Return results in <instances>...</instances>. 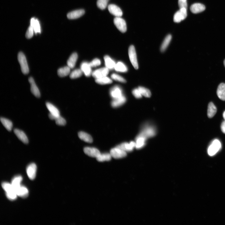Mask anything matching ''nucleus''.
I'll use <instances>...</instances> for the list:
<instances>
[{
  "instance_id": "f257e3e1",
  "label": "nucleus",
  "mask_w": 225,
  "mask_h": 225,
  "mask_svg": "<svg viewBox=\"0 0 225 225\" xmlns=\"http://www.w3.org/2000/svg\"><path fill=\"white\" fill-rule=\"evenodd\" d=\"M18 59L22 73L25 75L28 74L29 72V69L25 54L22 52H19L18 54Z\"/></svg>"
},
{
  "instance_id": "f03ea898",
  "label": "nucleus",
  "mask_w": 225,
  "mask_h": 225,
  "mask_svg": "<svg viewBox=\"0 0 225 225\" xmlns=\"http://www.w3.org/2000/svg\"><path fill=\"white\" fill-rule=\"evenodd\" d=\"M128 55L132 65L136 70L138 69L139 66L138 63L137 54L135 47L131 45L128 49Z\"/></svg>"
},
{
  "instance_id": "7ed1b4c3",
  "label": "nucleus",
  "mask_w": 225,
  "mask_h": 225,
  "mask_svg": "<svg viewBox=\"0 0 225 225\" xmlns=\"http://www.w3.org/2000/svg\"><path fill=\"white\" fill-rule=\"evenodd\" d=\"M221 144L219 140H215L209 147L208 150V154L212 156L216 154L221 148Z\"/></svg>"
},
{
  "instance_id": "20e7f679",
  "label": "nucleus",
  "mask_w": 225,
  "mask_h": 225,
  "mask_svg": "<svg viewBox=\"0 0 225 225\" xmlns=\"http://www.w3.org/2000/svg\"><path fill=\"white\" fill-rule=\"evenodd\" d=\"M114 23L117 28L122 33L127 31V25L125 20L121 17H116L114 20Z\"/></svg>"
},
{
  "instance_id": "39448f33",
  "label": "nucleus",
  "mask_w": 225,
  "mask_h": 225,
  "mask_svg": "<svg viewBox=\"0 0 225 225\" xmlns=\"http://www.w3.org/2000/svg\"><path fill=\"white\" fill-rule=\"evenodd\" d=\"M187 15V9L185 8H180L174 15V21L176 23H180L184 20Z\"/></svg>"
},
{
  "instance_id": "423d86ee",
  "label": "nucleus",
  "mask_w": 225,
  "mask_h": 225,
  "mask_svg": "<svg viewBox=\"0 0 225 225\" xmlns=\"http://www.w3.org/2000/svg\"><path fill=\"white\" fill-rule=\"evenodd\" d=\"M112 157L114 159H119L125 157L127 155L126 152L117 147L112 149L110 151Z\"/></svg>"
},
{
  "instance_id": "0eeeda50",
  "label": "nucleus",
  "mask_w": 225,
  "mask_h": 225,
  "mask_svg": "<svg viewBox=\"0 0 225 225\" xmlns=\"http://www.w3.org/2000/svg\"><path fill=\"white\" fill-rule=\"evenodd\" d=\"M109 70L106 67L96 70L92 73V76L96 79L107 76L109 73Z\"/></svg>"
},
{
  "instance_id": "6e6552de",
  "label": "nucleus",
  "mask_w": 225,
  "mask_h": 225,
  "mask_svg": "<svg viewBox=\"0 0 225 225\" xmlns=\"http://www.w3.org/2000/svg\"><path fill=\"white\" fill-rule=\"evenodd\" d=\"M37 171V166L36 164L32 163L27 166L26 172L30 180H33L35 178Z\"/></svg>"
},
{
  "instance_id": "1a4fd4ad",
  "label": "nucleus",
  "mask_w": 225,
  "mask_h": 225,
  "mask_svg": "<svg viewBox=\"0 0 225 225\" xmlns=\"http://www.w3.org/2000/svg\"><path fill=\"white\" fill-rule=\"evenodd\" d=\"M156 130L155 128L152 126H147L145 127L140 134L147 138L153 137L155 135Z\"/></svg>"
},
{
  "instance_id": "9d476101",
  "label": "nucleus",
  "mask_w": 225,
  "mask_h": 225,
  "mask_svg": "<svg viewBox=\"0 0 225 225\" xmlns=\"http://www.w3.org/2000/svg\"><path fill=\"white\" fill-rule=\"evenodd\" d=\"M108 9L110 13L116 17H121L123 15V12L121 8L115 4H109L108 6Z\"/></svg>"
},
{
  "instance_id": "9b49d317",
  "label": "nucleus",
  "mask_w": 225,
  "mask_h": 225,
  "mask_svg": "<svg viewBox=\"0 0 225 225\" xmlns=\"http://www.w3.org/2000/svg\"><path fill=\"white\" fill-rule=\"evenodd\" d=\"M135 142L131 141L130 143H123L117 146L116 147L126 151V152H129L132 151L134 148H135Z\"/></svg>"
},
{
  "instance_id": "f8f14e48",
  "label": "nucleus",
  "mask_w": 225,
  "mask_h": 225,
  "mask_svg": "<svg viewBox=\"0 0 225 225\" xmlns=\"http://www.w3.org/2000/svg\"><path fill=\"white\" fill-rule=\"evenodd\" d=\"M110 94L113 99L119 98L123 95L121 88L117 85L114 86L110 90Z\"/></svg>"
},
{
  "instance_id": "ddd939ff",
  "label": "nucleus",
  "mask_w": 225,
  "mask_h": 225,
  "mask_svg": "<svg viewBox=\"0 0 225 225\" xmlns=\"http://www.w3.org/2000/svg\"><path fill=\"white\" fill-rule=\"evenodd\" d=\"M85 154L89 157L94 158H97L101 154L98 150L95 148L86 147L84 149Z\"/></svg>"
},
{
  "instance_id": "4468645a",
  "label": "nucleus",
  "mask_w": 225,
  "mask_h": 225,
  "mask_svg": "<svg viewBox=\"0 0 225 225\" xmlns=\"http://www.w3.org/2000/svg\"><path fill=\"white\" fill-rule=\"evenodd\" d=\"M85 13V11L84 10L80 9L68 13L67 17L69 19H76L83 16Z\"/></svg>"
},
{
  "instance_id": "2eb2a0df",
  "label": "nucleus",
  "mask_w": 225,
  "mask_h": 225,
  "mask_svg": "<svg viewBox=\"0 0 225 225\" xmlns=\"http://www.w3.org/2000/svg\"><path fill=\"white\" fill-rule=\"evenodd\" d=\"M29 81L31 85V92L36 97L39 98L40 96V91L38 87L37 86L33 78L32 77H30Z\"/></svg>"
},
{
  "instance_id": "dca6fc26",
  "label": "nucleus",
  "mask_w": 225,
  "mask_h": 225,
  "mask_svg": "<svg viewBox=\"0 0 225 225\" xmlns=\"http://www.w3.org/2000/svg\"><path fill=\"white\" fill-rule=\"evenodd\" d=\"M80 68L83 73H84L86 77H89L92 74L91 67L90 63L86 62H82L80 66Z\"/></svg>"
},
{
  "instance_id": "f3484780",
  "label": "nucleus",
  "mask_w": 225,
  "mask_h": 225,
  "mask_svg": "<svg viewBox=\"0 0 225 225\" xmlns=\"http://www.w3.org/2000/svg\"><path fill=\"white\" fill-rule=\"evenodd\" d=\"M126 100L125 96L123 95L120 97L113 99L111 103V106L113 108L119 107L125 103Z\"/></svg>"
},
{
  "instance_id": "a211bd4d",
  "label": "nucleus",
  "mask_w": 225,
  "mask_h": 225,
  "mask_svg": "<svg viewBox=\"0 0 225 225\" xmlns=\"http://www.w3.org/2000/svg\"><path fill=\"white\" fill-rule=\"evenodd\" d=\"M18 196L22 198H26L29 195V191L27 188L23 186H20L15 190Z\"/></svg>"
},
{
  "instance_id": "6ab92c4d",
  "label": "nucleus",
  "mask_w": 225,
  "mask_h": 225,
  "mask_svg": "<svg viewBox=\"0 0 225 225\" xmlns=\"http://www.w3.org/2000/svg\"><path fill=\"white\" fill-rule=\"evenodd\" d=\"M14 132L18 139L22 141L23 143L25 144L28 143V138L24 132L19 129H15L14 130Z\"/></svg>"
},
{
  "instance_id": "aec40b11",
  "label": "nucleus",
  "mask_w": 225,
  "mask_h": 225,
  "mask_svg": "<svg viewBox=\"0 0 225 225\" xmlns=\"http://www.w3.org/2000/svg\"><path fill=\"white\" fill-rule=\"evenodd\" d=\"M205 7L203 4L200 3H195L192 4L190 8L191 12L194 13H197L203 11Z\"/></svg>"
},
{
  "instance_id": "412c9836",
  "label": "nucleus",
  "mask_w": 225,
  "mask_h": 225,
  "mask_svg": "<svg viewBox=\"0 0 225 225\" xmlns=\"http://www.w3.org/2000/svg\"><path fill=\"white\" fill-rule=\"evenodd\" d=\"M105 66L109 70H112L114 68L116 63L113 60L108 56L104 57Z\"/></svg>"
},
{
  "instance_id": "4be33fe9",
  "label": "nucleus",
  "mask_w": 225,
  "mask_h": 225,
  "mask_svg": "<svg viewBox=\"0 0 225 225\" xmlns=\"http://www.w3.org/2000/svg\"><path fill=\"white\" fill-rule=\"evenodd\" d=\"M146 139L145 137L140 134L136 138L135 148L138 149L143 148L145 145Z\"/></svg>"
},
{
  "instance_id": "5701e85b",
  "label": "nucleus",
  "mask_w": 225,
  "mask_h": 225,
  "mask_svg": "<svg viewBox=\"0 0 225 225\" xmlns=\"http://www.w3.org/2000/svg\"><path fill=\"white\" fill-rule=\"evenodd\" d=\"M217 94L220 99L225 101V84L222 83L219 85Z\"/></svg>"
},
{
  "instance_id": "b1692460",
  "label": "nucleus",
  "mask_w": 225,
  "mask_h": 225,
  "mask_svg": "<svg viewBox=\"0 0 225 225\" xmlns=\"http://www.w3.org/2000/svg\"><path fill=\"white\" fill-rule=\"evenodd\" d=\"M78 58V54L76 53L72 54L68 59L67 62L68 66L71 68H74Z\"/></svg>"
},
{
  "instance_id": "393cba45",
  "label": "nucleus",
  "mask_w": 225,
  "mask_h": 225,
  "mask_svg": "<svg viewBox=\"0 0 225 225\" xmlns=\"http://www.w3.org/2000/svg\"><path fill=\"white\" fill-rule=\"evenodd\" d=\"M30 25L33 28L35 34L41 33L40 25L38 20L32 18L30 21Z\"/></svg>"
},
{
  "instance_id": "a878e982",
  "label": "nucleus",
  "mask_w": 225,
  "mask_h": 225,
  "mask_svg": "<svg viewBox=\"0 0 225 225\" xmlns=\"http://www.w3.org/2000/svg\"><path fill=\"white\" fill-rule=\"evenodd\" d=\"M217 111V107L212 102H210L208 105L207 116L209 118H213L216 114Z\"/></svg>"
},
{
  "instance_id": "bb28decb",
  "label": "nucleus",
  "mask_w": 225,
  "mask_h": 225,
  "mask_svg": "<svg viewBox=\"0 0 225 225\" xmlns=\"http://www.w3.org/2000/svg\"><path fill=\"white\" fill-rule=\"evenodd\" d=\"M79 138L82 140L88 143H92L93 140L91 135L84 132H80L78 133Z\"/></svg>"
},
{
  "instance_id": "cd10ccee",
  "label": "nucleus",
  "mask_w": 225,
  "mask_h": 225,
  "mask_svg": "<svg viewBox=\"0 0 225 225\" xmlns=\"http://www.w3.org/2000/svg\"><path fill=\"white\" fill-rule=\"evenodd\" d=\"M46 106L50 113L56 116H60L59 110L53 104L49 102H47L46 103Z\"/></svg>"
},
{
  "instance_id": "c85d7f7f",
  "label": "nucleus",
  "mask_w": 225,
  "mask_h": 225,
  "mask_svg": "<svg viewBox=\"0 0 225 225\" xmlns=\"http://www.w3.org/2000/svg\"><path fill=\"white\" fill-rule=\"evenodd\" d=\"M70 71L71 68L68 66L64 67L59 69L57 72L58 74L59 77H64L70 74Z\"/></svg>"
},
{
  "instance_id": "c756f323",
  "label": "nucleus",
  "mask_w": 225,
  "mask_h": 225,
  "mask_svg": "<svg viewBox=\"0 0 225 225\" xmlns=\"http://www.w3.org/2000/svg\"><path fill=\"white\" fill-rule=\"evenodd\" d=\"M114 69L117 72H126L128 70L126 66L121 61L118 62L116 64Z\"/></svg>"
},
{
  "instance_id": "7c9ffc66",
  "label": "nucleus",
  "mask_w": 225,
  "mask_h": 225,
  "mask_svg": "<svg viewBox=\"0 0 225 225\" xmlns=\"http://www.w3.org/2000/svg\"><path fill=\"white\" fill-rule=\"evenodd\" d=\"M172 39V36L171 35H167L164 39L161 47V51L163 52L166 50Z\"/></svg>"
},
{
  "instance_id": "2f4dec72",
  "label": "nucleus",
  "mask_w": 225,
  "mask_h": 225,
  "mask_svg": "<svg viewBox=\"0 0 225 225\" xmlns=\"http://www.w3.org/2000/svg\"><path fill=\"white\" fill-rule=\"evenodd\" d=\"M22 181V177L20 176H16L13 178L11 183L15 190L21 186L20 183Z\"/></svg>"
},
{
  "instance_id": "473e14b6",
  "label": "nucleus",
  "mask_w": 225,
  "mask_h": 225,
  "mask_svg": "<svg viewBox=\"0 0 225 225\" xmlns=\"http://www.w3.org/2000/svg\"><path fill=\"white\" fill-rule=\"evenodd\" d=\"M1 121L2 124L8 131L11 130L13 127V123L10 120L7 118L1 117Z\"/></svg>"
},
{
  "instance_id": "72a5a7b5",
  "label": "nucleus",
  "mask_w": 225,
  "mask_h": 225,
  "mask_svg": "<svg viewBox=\"0 0 225 225\" xmlns=\"http://www.w3.org/2000/svg\"><path fill=\"white\" fill-rule=\"evenodd\" d=\"M96 83L100 85H104L111 84L112 83V80L107 76L96 79L95 80Z\"/></svg>"
},
{
  "instance_id": "f704fd0d",
  "label": "nucleus",
  "mask_w": 225,
  "mask_h": 225,
  "mask_svg": "<svg viewBox=\"0 0 225 225\" xmlns=\"http://www.w3.org/2000/svg\"><path fill=\"white\" fill-rule=\"evenodd\" d=\"M111 156L110 154H100L98 157L96 158L98 161L100 162L104 161H109L111 159Z\"/></svg>"
},
{
  "instance_id": "c9c22d12",
  "label": "nucleus",
  "mask_w": 225,
  "mask_h": 225,
  "mask_svg": "<svg viewBox=\"0 0 225 225\" xmlns=\"http://www.w3.org/2000/svg\"><path fill=\"white\" fill-rule=\"evenodd\" d=\"M2 186L3 189L5 190L6 193L16 191L11 183L7 182H3L2 183Z\"/></svg>"
},
{
  "instance_id": "e433bc0d",
  "label": "nucleus",
  "mask_w": 225,
  "mask_h": 225,
  "mask_svg": "<svg viewBox=\"0 0 225 225\" xmlns=\"http://www.w3.org/2000/svg\"><path fill=\"white\" fill-rule=\"evenodd\" d=\"M138 88L142 95L147 98L150 97L151 94L149 89L141 86L139 87Z\"/></svg>"
},
{
  "instance_id": "4c0bfd02",
  "label": "nucleus",
  "mask_w": 225,
  "mask_h": 225,
  "mask_svg": "<svg viewBox=\"0 0 225 225\" xmlns=\"http://www.w3.org/2000/svg\"><path fill=\"white\" fill-rule=\"evenodd\" d=\"M83 72L81 69H77L73 71L70 74V77L71 79H75L81 77Z\"/></svg>"
},
{
  "instance_id": "58836bf2",
  "label": "nucleus",
  "mask_w": 225,
  "mask_h": 225,
  "mask_svg": "<svg viewBox=\"0 0 225 225\" xmlns=\"http://www.w3.org/2000/svg\"><path fill=\"white\" fill-rule=\"evenodd\" d=\"M109 1V0H98L97 6L101 10H104L107 7Z\"/></svg>"
},
{
  "instance_id": "ea45409f",
  "label": "nucleus",
  "mask_w": 225,
  "mask_h": 225,
  "mask_svg": "<svg viewBox=\"0 0 225 225\" xmlns=\"http://www.w3.org/2000/svg\"><path fill=\"white\" fill-rule=\"evenodd\" d=\"M111 78L112 79L115 80L123 83H126V80L122 77L116 73H113L111 75Z\"/></svg>"
},
{
  "instance_id": "a19ab883",
  "label": "nucleus",
  "mask_w": 225,
  "mask_h": 225,
  "mask_svg": "<svg viewBox=\"0 0 225 225\" xmlns=\"http://www.w3.org/2000/svg\"><path fill=\"white\" fill-rule=\"evenodd\" d=\"M56 124L59 126H64L66 125V122L65 119L60 116L57 117L55 119Z\"/></svg>"
},
{
  "instance_id": "79ce46f5",
  "label": "nucleus",
  "mask_w": 225,
  "mask_h": 225,
  "mask_svg": "<svg viewBox=\"0 0 225 225\" xmlns=\"http://www.w3.org/2000/svg\"><path fill=\"white\" fill-rule=\"evenodd\" d=\"M34 32L33 28L30 25L26 31L25 34L26 38L30 39L34 35Z\"/></svg>"
},
{
  "instance_id": "37998d69",
  "label": "nucleus",
  "mask_w": 225,
  "mask_h": 225,
  "mask_svg": "<svg viewBox=\"0 0 225 225\" xmlns=\"http://www.w3.org/2000/svg\"><path fill=\"white\" fill-rule=\"evenodd\" d=\"M6 196L8 199L11 200H16L18 196L16 191L6 193Z\"/></svg>"
},
{
  "instance_id": "c03bdc74",
  "label": "nucleus",
  "mask_w": 225,
  "mask_h": 225,
  "mask_svg": "<svg viewBox=\"0 0 225 225\" xmlns=\"http://www.w3.org/2000/svg\"><path fill=\"white\" fill-rule=\"evenodd\" d=\"M101 62L100 60L97 58H96L93 60L90 63V65L91 67H95L101 65Z\"/></svg>"
},
{
  "instance_id": "a18cd8bd",
  "label": "nucleus",
  "mask_w": 225,
  "mask_h": 225,
  "mask_svg": "<svg viewBox=\"0 0 225 225\" xmlns=\"http://www.w3.org/2000/svg\"><path fill=\"white\" fill-rule=\"evenodd\" d=\"M132 93L133 95L137 99H140L142 97V95L138 88L133 90Z\"/></svg>"
},
{
  "instance_id": "49530a36",
  "label": "nucleus",
  "mask_w": 225,
  "mask_h": 225,
  "mask_svg": "<svg viewBox=\"0 0 225 225\" xmlns=\"http://www.w3.org/2000/svg\"><path fill=\"white\" fill-rule=\"evenodd\" d=\"M178 5L180 8H185L187 9V0H178Z\"/></svg>"
},
{
  "instance_id": "de8ad7c7",
  "label": "nucleus",
  "mask_w": 225,
  "mask_h": 225,
  "mask_svg": "<svg viewBox=\"0 0 225 225\" xmlns=\"http://www.w3.org/2000/svg\"><path fill=\"white\" fill-rule=\"evenodd\" d=\"M221 129L223 133L225 134V120L221 123Z\"/></svg>"
},
{
  "instance_id": "09e8293b",
  "label": "nucleus",
  "mask_w": 225,
  "mask_h": 225,
  "mask_svg": "<svg viewBox=\"0 0 225 225\" xmlns=\"http://www.w3.org/2000/svg\"><path fill=\"white\" fill-rule=\"evenodd\" d=\"M223 117L225 120V111L224 112L223 114Z\"/></svg>"
},
{
  "instance_id": "8fccbe9b",
  "label": "nucleus",
  "mask_w": 225,
  "mask_h": 225,
  "mask_svg": "<svg viewBox=\"0 0 225 225\" xmlns=\"http://www.w3.org/2000/svg\"><path fill=\"white\" fill-rule=\"evenodd\" d=\"M224 67H225V59L224 61Z\"/></svg>"
}]
</instances>
